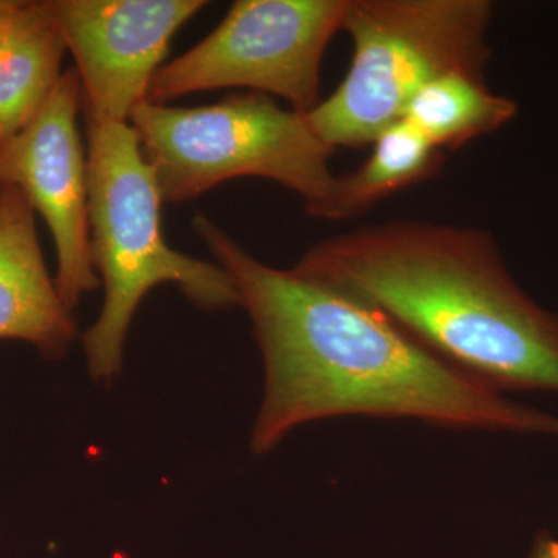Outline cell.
Instances as JSON below:
<instances>
[{
  "mask_svg": "<svg viewBox=\"0 0 558 558\" xmlns=\"http://www.w3.org/2000/svg\"><path fill=\"white\" fill-rule=\"evenodd\" d=\"M81 106L78 73L65 70L38 113L0 142V186H16L46 220L57 248L54 282L70 311L98 286L87 153L78 131Z\"/></svg>",
  "mask_w": 558,
  "mask_h": 558,
  "instance_id": "cell-7",
  "label": "cell"
},
{
  "mask_svg": "<svg viewBox=\"0 0 558 558\" xmlns=\"http://www.w3.org/2000/svg\"><path fill=\"white\" fill-rule=\"evenodd\" d=\"M348 0H240L199 44L161 65L148 101L242 87L279 97L296 112L319 102V73Z\"/></svg>",
  "mask_w": 558,
  "mask_h": 558,
  "instance_id": "cell-6",
  "label": "cell"
},
{
  "mask_svg": "<svg viewBox=\"0 0 558 558\" xmlns=\"http://www.w3.org/2000/svg\"><path fill=\"white\" fill-rule=\"evenodd\" d=\"M531 558H558V539L543 532L535 539Z\"/></svg>",
  "mask_w": 558,
  "mask_h": 558,
  "instance_id": "cell-13",
  "label": "cell"
},
{
  "mask_svg": "<svg viewBox=\"0 0 558 558\" xmlns=\"http://www.w3.org/2000/svg\"><path fill=\"white\" fill-rule=\"evenodd\" d=\"M130 124L165 204L194 199L229 180L260 178L299 194L312 216L336 183L333 149L304 113L267 95H230L201 108L145 101Z\"/></svg>",
  "mask_w": 558,
  "mask_h": 558,
  "instance_id": "cell-5",
  "label": "cell"
},
{
  "mask_svg": "<svg viewBox=\"0 0 558 558\" xmlns=\"http://www.w3.org/2000/svg\"><path fill=\"white\" fill-rule=\"evenodd\" d=\"M494 7L487 0H348L354 46L340 86L306 113L329 148L373 145L411 98L450 73L484 78Z\"/></svg>",
  "mask_w": 558,
  "mask_h": 558,
  "instance_id": "cell-4",
  "label": "cell"
},
{
  "mask_svg": "<svg viewBox=\"0 0 558 558\" xmlns=\"http://www.w3.org/2000/svg\"><path fill=\"white\" fill-rule=\"evenodd\" d=\"M252 318L266 366L253 453L319 418H417L447 428L556 436L558 416L502 395L337 290L250 255L207 216L193 220Z\"/></svg>",
  "mask_w": 558,
  "mask_h": 558,
  "instance_id": "cell-1",
  "label": "cell"
},
{
  "mask_svg": "<svg viewBox=\"0 0 558 558\" xmlns=\"http://www.w3.org/2000/svg\"><path fill=\"white\" fill-rule=\"evenodd\" d=\"M76 336L73 311L44 263L35 209L16 186H0V339L60 359Z\"/></svg>",
  "mask_w": 558,
  "mask_h": 558,
  "instance_id": "cell-9",
  "label": "cell"
},
{
  "mask_svg": "<svg viewBox=\"0 0 558 558\" xmlns=\"http://www.w3.org/2000/svg\"><path fill=\"white\" fill-rule=\"evenodd\" d=\"M517 113L519 105L488 89L486 78L450 73L425 84L407 105L402 119L444 153L502 130Z\"/></svg>",
  "mask_w": 558,
  "mask_h": 558,
  "instance_id": "cell-12",
  "label": "cell"
},
{
  "mask_svg": "<svg viewBox=\"0 0 558 558\" xmlns=\"http://www.w3.org/2000/svg\"><path fill=\"white\" fill-rule=\"evenodd\" d=\"M87 170L92 258L105 303L83 343L92 377L102 381L120 373L132 318L157 286H178L204 311L230 310L240 299L218 263L193 258L165 240V202L130 123L87 121Z\"/></svg>",
  "mask_w": 558,
  "mask_h": 558,
  "instance_id": "cell-3",
  "label": "cell"
},
{
  "mask_svg": "<svg viewBox=\"0 0 558 558\" xmlns=\"http://www.w3.org/2000/svg\"><path fill=\"white\" fill-rule=\"evenodd\" d=\"M21 2H14V0H0V36L7 31L17 9H20Z\"/></svg>",
  "mask_w": 558,
  "mask_h": 558,
  "instance_id": "cell-14",
  "label": "cell"
},
{
  "mask_svg": "<svg viewBox=\"0 0 558 558\" xmlns=\"http://www.w3.org/2000/svg\"><path fill=\"white\" fill-rule=\"evenodd\" d=\"M442 150L400 119L373 142V154L357 170L337 175L332 193L312 218L348 220L359 218L385 197L435 178L442 170Z\"/></svg>",
  "mask_w": 558,
  "mask_h": 558,
  "instance_id": "cell-11",
  "label": "cell"
},
{
  "mask_svg": "<svg viewBox=\"0 0 558 558\" xmlns=\"http://www.w3.org/2000/svg\"><path fill=\"white\" fill-rule=\"evenodd\" d=\"M65 51L50 0L21 2L0 36V142L43 108L64 73Z\"/></svg>",
  "mask_w": 558,
  "mask_h": 558,
  "instance_id": "cell-10",
  "label": "cell"
},
{
  "mask_svg": "<svg viewBox=\"0 0 558 558\" xmlns=\"http://www.w3.org/2000/svg\"><path fill=\"white\" fill-rule=\"evenodd\" d=\"M292 271L499 391L558 395V314L520 288L490 231L389 220L318 242Z\"/></svg>",
  "mask_w": 558,
  "mask_h": 558,
  "instance_id": "cell-2",
  "label": "cell"
},
{
  "mask_svg": "<svg viewBox=\"0 0 558 558\" xmlns=\"http://www.w3.org/2000/svg\"><path fill=\"white\" fill-rule=\"evenodd\" d=\"M76 62L87 121L130 123L171 39L204 0H50Z\"/></svg>",
  "mask_w": 558,
  "mask_h": 558,
  "instance_id": "cell-8",
  "label": "cell"
}]
</instances>
